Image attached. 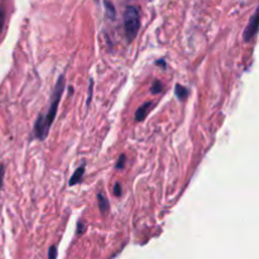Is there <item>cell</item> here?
Returning <instances> with one entry per match:
<instances>
[{"instance_id": "9", "label": "cell", "mask_w": 259, "mask_h": 259, "mask_svg": "<svg viewBox=\"0 0 259 259\" xmlns=\"http://www.w3.org/2000/svg\"><path fill=\"white\" fill-rule=\"evenodd\" d=\"M162 91V82L158 81V80H154V82H153L152 88H150V93L152 94H158Z\"/></svg>"}, {"instance_id": "7", "label": "cell", "mask_w": 259, "mask_h": 259, "mask_svg": "<svg viewBox=\"0 0 259 259\" xmlns=\"http://www.w3.org/2000/svg\"><path fill=\"white\" fill-rule=\"evenodd\" d=\"M175 94H176V96L180 99V100L183 101V100H186V98L188 96L190 91H188V89H186L185 86L177 84V85H176V88H175Z\"/></svg>"}, {"instance_id": "3", "label": "cell", "mask_w": 259, "mask_h": 259, "mask_svg": "<svg viewBox=\"0 0 259 259\" xmlns=\"http://www.w3.org/2000/svg\"><path fill=\"white\" fill-rule=\"evenodd\" d=\"M257 32H258V10L253 14L251 22L248 23L246 30H244V34H243L244 41L246 42L252 41L253 37L257 34Z\"/></svg>"}, {"instance_id": "11", "label": "cell", "mask_w": 259, "mask_h": 259, "mask_svg": "<svg viewBox=\"0 0 259 259\" xmlns=\"http://www.w3.org/2000/svg\"><path fill=\"white\" fill-rule=\"evenodd\" d=\"M4 23H5V11L3 8H0V34L3 32Z\"/></svg>"}, {"instance_id": "2", "label": "cell", "mask_w": 259, "mask_h": 259, "mask_svg": "<svg viewBox=\"0 0 259 259\" xmlns=\"http://www.w3.org/2000/svg\"><path fill=\"white\" fill-rule=\"evenodd\" d=\"M140 27V15L139 10L135 6H128L124 11V30H126V37L130 43L136 37L139 32Z\"/></svg>"}, {"instance_id": "16", "label": "cell", "mask_w": 259, "mask_h": 259, "mask_svg": "<svg viewBox=\"0 0 259 259\" xmlns=\"http://www.w3.org/2000/svg\"><path fill=\"white\" fill-rule=\"evenodd\" d=\"M77 228H79V234H82V233H84V230H85V224L82 223V221H80L79 224H77Z\"/></svg>"}, {"instance_id": "6", "label": "cell", "mask_w": 259, "mask_h": 259, "mask_svg": "<svg viewBox=\"0 0 259 259\" xmlns=\"http://www.w3.org/2000/svg\"><path fill=\"white\" fill-rule=\"evenodd\" d=\"M98 202H99V209L103 214L107 213L109 210V201L107 200V197L104 196V194H98Z\"/></svg>"}, {"instance_id": "13", "label": "cell", "mask_w": 259, "mask_h": 259, "mask_svg": "<svg viewBox=\"0 0 259 259\" xmlns=\"http://www.w3.org/2000/svg\"><path fill=\"white\" fill-rule=\"evenodd\" d=\"M4 173H5V169H4V164H0V188H1V186H3Z\"/></svg>"}, {"instance_id": "15", "label": "cell", "mask_w": 259, "mask_h": 259, "mask_svg": "<svg viewBox=\"0 0 259 259\" xmlns=\"http://www.w3.org/2000/svg\"><path fill=\"white\" fill-rule=\"evenodd\" d=\"M56 256H57V249H56V247H51V249H49V259H56Z\"/></svg>"}, {"instance_id": "4", "label": "cell", "mask_w": 259, "mask_h": 259, "mask_svg": "<svg viewBox=\"0 0 259 259\" xmlns=\"http://www.w3.org/2000/svg\"><path fill=\"white\" fill-rule=\"evenodd\" d=\"M150 107H152V103H145V104H143L139 109L136 110V112H135V120H136V122H143V120L145 119V117H147V114H148V112H149Z\"/></svg>"}, {"instance_id": "8", "label": "cell", "mask_w": 259, "mask_h": 259, "mask_svg": "<svg viewBox=\"0 0 259 259\" xmlns=\"http://www.w3.org/2000/svg\"><path fill=\"white\" fill-rule=\"evenodd\" d=\"M104 5H105V10H107V15L108 18H110V19H115V8L114 5H113L112 1H109V0H105L104 1Z\"/></svg>"}, {"instance_id": "12", "label": "cell", "mask_w": 259, "mask_h": 259, "mask_svg": "<svg viewBox=\"0 0 259 259\" xmlns=\"http://www.w3.org/2000/svg\"><path fill=\"white\" fill-rule=\"evenodd\" d=\"M114 195L115 196H122V185L119 182L114 185Z\"/></svg>"}, {"instance_id": "17", "label": "cell", "mask_w": 259, "mask_h": 259, "mask_svg": "<svg viewBox=\"0 0 259 259\" xmlns=\"http://www.w3.org/2000/svg\"><path fill=\"white\" fill-rule=\"evenodd\" d=\"M157 65H161V66H163V67H166V63H164V61H158Z\"/></svg>"}, {"instance_id": "14", "label": "cell", "mask_w": 259, "mask_h": 259, "mask_svg": "<svg viewBox=\"0 0 259 259\" xmlns=\"http://www.w3.org/2000/svg\"><path fill=\"white\" fill-rule=\"evenodd\" d=\"M93 80H90V86H89V98H88V103H86V105H90V101H91V95H93Z\"/></svg>"}, {"instance_id": "10", "label": "cell", "mask_w": 259, "mask_h": 259, "mask_svg": "<svg viewBox=\"0 0 259 259\" xmlns=\"http://www.w3.org/2000/svg\"><path fill=\"white\" fill-rule=\"evenodd\" d=\"M126 162H127L126 154H122L119 157V159H118L117 164H115V168H117V169H123L124 167H126Z\"/></svg>"}, {"instance_id": "5", "label": "cell", "mask_w": 259, "mask_h": 259, "mask_svg": "<svg viewBox=\"0 0 259 259\" xmlns=\"http://www.w3.org/2000/svg\"><path fill=\"white\" fill-rule=\"evenodd\" d=\"M84 175H85V163L81 164V166H80L79 168H77L76 171H75V173H74V175H72L71 180H70V185L74 186V185H76V183L81 182V180H82V177H84Z\"/></svg>"}, {"instance_id": "1", "label": "cell", "mask_w": 259, "mask_h": 259, "mask_svg": "<svg viewBox=\"0 0 259 259\" xmlns=\"http://www.w3.org/2000/svg\"><path fill=\"white\" fill-rule=\"evenodd\" d=\"M63 90H65V76L62 75V76L58 79L57 84H56L55 86L48 112H47L46 115H39L36 120V124H34L33 133H34V136L38 138L39 140H43L44 138L48 135L49 128H51L52 123H53V120H55L56 118V114H57V109L58 105H60L61 98H62Z\"/></svg>"}]
</instances>
